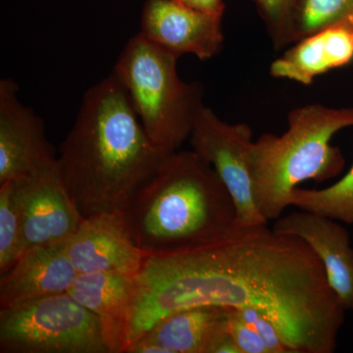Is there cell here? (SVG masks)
<instances>
[{
  "label": "cell",
  "instance_id": "cell-23",
  "mask_svg": "<svg viewBox=\"0 0 353 353\" xmlns=\"http://www.w3.org/2000/svg\"><path fill=\"white\" fill-rule=\"evenodd\" d=\"M174 1L197 12L209 14L217 17H223L225 11L223 0H174Z\"/></svg>",
  "mask_w": 353,
  "mask_h": 353
},
{
  "label": "cell",
  "instance_id": "cell-6",
  "mask_svg": "<svg viewBox=\"0 0 353 353\" xmlns=\"http://www.w3.org/2000/svg\"><path fill=\"white\" fill-rule=\"evenodd\" d=\"M1 353H109L97 316L68 292L0 307Z\"/></svg>",
  "mask_w": 353,
  "mask_h": 353
},
{
  "label": "cell",
  "instance_id": "cell-17",
  "mask_svg": "<svg viewBox=\"0 0 353 353\" xmlns=\"http://www.w3.org/2000/svg\"><path fill=\"white\" fill-rule=\"evenodd\" d=\"M345 22L353 23V0H294L288 28V43H296Z\"/></svg>",
  "mask_w": 353,
  "mask_h": 353
},
{
  "label": "cell",
  "instance_id": "cell-13",
  "mask_svg": "<svg viewBox=\"0 0 353 353\" xmlns=\"http://www.w3.org/2000/svg\"><path fill=\"white\" fill-rule=\"evenodd\" d=\"M66 243L29 248L0 274V307L69 292L79 273Z\"/></svg>",
  "mask_w": 353,
  "mask_h": 353
},
{
  "label": "cell",
  "instance_id": "cell-21",
  "mask_svg": "<svg viewBox=\"0 0 353 353\" xmlns=\"http://www.w3.org/2000/svg\"><path fill=\"white\" fill-rule=\"evenodd\" d=\"M236 309L241 317L259 334L268 353H292L280 330L268 316L254 308Z\"/></svg>",
  "mask_w": 353,
  "mask_h": 353
},
{
  "label": "cell",
  "instance_id": "cell-1",
  "mask_svg": "<svg viewBox=\"0 0 353 353\" xmlns=\"http://www.w3.org/2000/svg\"><path fill=\"white\" fill-rule=\"evenodd\" d=\"M199 306L261 311L292 353L336 352L347 312L310 246L268 224L236 226L211 245L150 255L134 278L129 347L162 318Z\"/></svg>",
  "mask_w": 353,
  "mask_h": 353
},
{
  "label": "cell",
  "instance_id": "cell-16",
  "mask_svg": "<svg viewBox=\"0 0 353 353\" xmlns=\"http://www.w3.org/2000/svg\"><path fill=\"white\" fill-rule=\"evenodd\" d=\"M230 308L199 306L176 311L138 341L157 345L166 353H208L216 336L227 329Z\"/></svg>",
  "mask_w": 353,
  "mask_h": 353
},
{
  "label": "cell",
  "instance_id": "cell-2",
  "mask_svg": "<svg viewBox=\"0 0 353 353\" xmlns=\"http://www.w3.org/2000/svg\"><path fill=\"white\" fill-rule=\"evenodd\" d=\"M172 154L146 134L112 72L83 95L57 164L83 217L123 215Z\"/></svg>",
  "mask_w": 353,
  "mask_h": 353
},
{
  "label": "cell",
  "instance_id": "cell-11",
  "mask_svg": "<svg viewBox=\"0 0 353 353\" xmlns=\"http://www.w3.org/2000/svg\"><path fill=\"white\" fill-rule=\"evenodd\" d=\"M12 80L0 82V185L55 163L43 121L17 99Z\"/></svg>",
  "mask_w": 353,
  "mask_h": 353
},
{
  "label": "cell",
  "instance_id": "cell-10",
  "mask_svg": "<svg viewBox=\"0 0 353 353\" xmlns=\"http://www.w3.org/2000/svg\"><path fill=\"white\" fill-rule=\"evenodd\" d=\"M139 34L178 59L183 54L210 59L224 43L222 17L197 12L174 0H146Z\"/></svg>",
  "mask_w": 353,
  "mask_h": 353
},
{
  "label": "cell",
  "instance_id": "cell-9",
  "mask_svg": "<svg viewBox=\"0 0 353 353\" xmlns=\"http://www.w3.org/2000/svg\"><path fill=\"white\" fill-rule=\"evenodd\" d=\"M66 252L79 274L111 273L136 278L150 254L132 240L118 214L83 217Z\"/></svg>",
  "mask_w": 353,
  "mask_h": 353
},
{
  "label": "cell",
  "instance_id": "cell-4",
  "mask_svg": "<svg viewBox=\"0 0 353 353\" xmlns=\"http://www.w3.org/2000/svg\"><path fill=\"white\" fill-rule=\"evenodd\" d=\"M287 131L265 134L250 150L253 192L260 212L277 220L290 208V196L306 181L326 182L340 175L345 158L332 139L353 126V108L308 104L290 111Z\"/></svg>",
  "mask_w": 353,
  "mask_h": 353
},
{
  "label": "cell",
  "instance_id": "cell-8",
  "mask_svg": "<svg viewBox=\"0 0 353 353\" xmlns=\"http://www.w3.org/2000/svg\"><path fill=\"white\" fill-rule=\"evenodd\" d=\"M13 181L22 213L25 250L66 243L75 234L83 216L60 175L57 161Z\"/></svg>",
  "mask_w": 353,
  "mask_h": 353
},
{
  "label": "cell",
  "instance_id": "cell-20",
  "mask_svg": "<svg viewBox=\"0 0 353 353\" xmlns=\"http://www.w3.org/2000/svg\"><path fill=\"white\" fill-rule=\"evenodd\" d=\"M294 0H255L276 50L288 44V28Z\"/></svg>",
  "mask_w": 353,
  "mask_h": 353
},
{
  "label": "cell",
  "instance_id": "cell-15",
  "mask_svg": "<svg viewBox=\"0 0 353 353\" xmlns=\"http://www.w3.org/2000/svg\"><path fill=\"white\" fill-rule=\"evenodd\" d=\"M353 59V23L332 26L297 41L270 66L274 78L309 85L315 78Z\"/></svg>",
  "mask_w": 353,
  "mask_h": 353
},
{
  "label": "cell",
  "instance_id": "cell-24",
  "mask_svg": "<svg viewBox=\"0 0 353 353\" xmlns=\"http://www.w3.org/2000/svg\"><path fill=\"white\" fill-rule=\"evenodd\" d=\"M208 353H241L227 329L216 336L209 347Z\"/></svg>",
  "mask_w": 353,
  "mask_h": 353
},
{
  "label": "cell",
  "instance_id": "cell-7",
  "mask_svg": "<svg viewBox=\"0 0 353 353\" xmlns=\"http://www.w3.org/2000/svg\"><path fill=\"white\" fill-rule=\"evenodd\" d=\"M192 150L212 165L236 205V226L268 224L253 192L250 150L252 130L245 123L230 124L202 106L190 136Z\"/></svg>",
  "mask_w": 353,
  "mask_h": 353
},
{
  "label": "cell",
  "instance_id": "cell-14",
  "mask_svg": "<svg viewBox=\"0 0 353 353\" xmlns=\"http://www.w3.org/2000/svg\"><path fill=\"white\" fill-rule=\"evenodd\" d=\"M68 292L97 316L109 353H126L134 278L111 273L79 274Z\"/></svg>",
  "mask_w": 353,
  "mask_h": 353
},
{
  "label": "cell",
  "instance_id": "cell-3",
  "mask_svg": "<svg viewBox=\"0 0 353 353\" xmlns=\"http://www.w3.org/2000/svg\"><path fill=\"white\" fill-rule=\"evenodd\" d=\"M122 216L132 240L150 255L211 245L236 227L233 199L194 150L173 153Z\"/></svg>",
  "mask_w": 353,
  "mask_h": 353
},
{
  "label": "cell",
  "instance_id": "cell-5",
  "mask_svg": "<svg viewBox=\"0 0 353 353\" xmlns=\"http://www.w3.org/2000/svg\"><path fill=\"white\" fill-rule=\"evenodd\" d=\"M176 60L138 34L129 39L113 69L146 134L167 153L178 152L190 138L204 105L201 83L183 82Z\"/></svg>",
  "mask_w": 353,
  "mask_h": 353
},
{
  "label": "cell",
  "instance_id": "cell-12",
  "mask_svg": "<svg viewBox=\"0 0 353 353\" xmlns=\"http://www.w3.org/2000/svg\"><path fill=\"white\" fill-rule=\"evenodd\" d=\"M274 230L299 236L321 261L330 287L347 311H353V248L341 222L311 211H294L276 220Z\"/></svg>",
  "mask_w": 353,
  "mask_h": 353
},
{
  "label": "cell",
  "instance_id": "cell-22",
  "mask_svg": "<svg viewBox=\"0 0 353 353\" xmlns=\"http://www.w3.org/2000/svg\"><path fill=\"white\" fill-rule=\"evenodd\" d=\"M228 331L241 353H268L259 334L241 317L236 308H230Z\"/></svg>",
  "mask_w": 353,
  "mask_h": 353
},
{
  "label": "cell",
  "instance_id": "cell-18",
  "mask_svg": "<svg viewBox=\"0 0 353 353\" xmlns=\"http://www.w3.org/2000/svg\"><path fill=\"white\" fill-rule=\"evenodd\" d=\"M290 206L353 225V164L345 176L324 189H294Z\"/></svg>",
  "mask_w": 353,
  "mask_h": 353
},
{
  "label": "cell",
  "instance_id": "cell-19",
  "mask_svg": "<svg viewBox=\"0 0 353 353\" xmlns=\"http://www.w3.org/2000/svg\"><path fill=\"white\" fill-rule=\"evenodd\" d=\"M25 252L22 213L14 181L0 185V274Z\"/></svg>",
  "mask_w": 353,
  "mask_h": 353
}]
</instances>
